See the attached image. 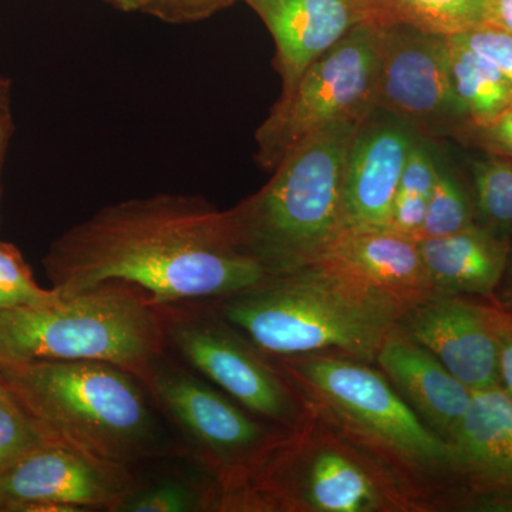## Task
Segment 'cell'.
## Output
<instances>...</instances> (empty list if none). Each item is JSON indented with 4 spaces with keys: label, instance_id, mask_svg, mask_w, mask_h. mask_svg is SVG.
I'll use <instances>...</instances> for the list:
<instances>
[{
    "label": "cell",
    "instance_id": "6da1fadb",
    "mask_svg": "<svg viewBox=\"0 0 512 512\" xmlns=\"http://www.w3.org/2000/svg\"><path fill=\"white\" fill-rule=\"evenodd\" d=\"M43 265L63 299L123 282L151 305L220 301L269 276L239 247L228 211L181 194L101 208L60 235Z\"/></svg>",
    "mask_w": 512,
    "mask_h": 512
},
{
    "label": "cell",
    "instance_id": "7a4b0ae2",
    "mask_svg": "<svg viewBox=\"0 0 512 512\" xmlns=\"http://www.w3.org/2000/svg\"><path fill=\"white\" fill-rule=\"evenodd\" d=\"M215 311L271 357L340 355L375 362L403 311L316 265L269 275Z\"/></svg>",
    "mask_w": 512,
    "mask_h": 512
},
{
    "label": "cell",
    "instance_id": "3957f363",
    "mask_svg": "<svg viewBox=\"0 0 512 512\" xmlns=\"http://www.w3.org/2000/svg\"><path fill=\"white\" fill-rule=\"evenodd\" d=\"M10 394L64 446L130 470L171 450L146 386L96 360L0 366Z\"/></svg>",
    "mask_w": 512,
    "mask_h": 512
},
{
    "label": "cell",
    "instance_id": "277c9868",
    "mask_svg": "<svg viewBox=\"0 0 512 512\" xmlns=\"http://www.w3.org/2000/svg\"><path fill=\"white\" fill-rule=\"evenodd\" d=\"M365 121L335 124L309 138L276 165L261 190L228 210L239 247L269 275L312 264L348 228L346 157Z\"/></svg>",
    "mask_w": 512,
    "mask_h": 512
},
{
    "label": "cell",
    "instance_id": "5b68a950",
    "mask_svg": "<svg viewBox=\"0 0 512 512\" xmlns=\"http://www.w3.org/2000/svg\"><path fill=\"white\" fill-rule=\"evenodd\" d=\"M165 349L157 306L123 282L55 305L0 309V366L96 360L138 377Z\"/></svg>",
    "mask_w": 512,
    "mask_h": 512
},
{
    "label": "cell",
    "instance_id": "8992f818",
    "mask_svg": "<svg viewBox=\"0 0 512 512\" xmlns=\"http://www.w3.org/2000/svg\"><path fill=\"white\" fill-rule=\"evenodd\" d=\"M301 396L346 433L410 470H451L450 441L417 416L383 373L340 355L272 357Z\"/></svg>",
    "mask_w": 512,
    "mask_h": 512
},
{
    "label": "cell",
    "instance_id": "52a82bcc",
    "mask_svg": "<svg viewBox=\"0 0 512 512\" xmlns=\"http://www.w3.org/2000/svg\"><path fill=\"white\" fill-rule=\"evenodd\" d=\"M138 379L217 478L220 507H234L285 436L266 429L228 394L171 363L165 353Z\"/></svg>",
    "mask_w": 512,
    "mask_h": 512
},
{
    "label": "cell",
    "instance_id": "ba28073f",
    "mask_svg": "<svg viewBox=\"0 0 512 512\" xmlns=\"http://www.w3.org/2000/svg\"><path fill=\"white\" fill-rule=\"evenodd\" d=\"M167 348L255 417L296 430L303 402L275 360L229 325L210 302L156 305Z\"/></svg>",
    "mask_w": 512,
    "mask_h": 512
},
{
    "label": "cell",
    "instance_id": "9c48e42d",
    "mask_svg": "<svg viewBox=\"0 0 512 512\" xmlns=\"http://www.w3.org/2000/svg\"><path fill=\"white\" fill-rule=\"evenodd\" d=\"M376 87L375 26L360 23L303 72L291 93L276 101L256 131L258 163L274 170L320 131L369 119L377 109Z\"/></svg>",
    "mask_w": 512,
    "mask_h": 512
},
{
    "label": "cell",
    "instance_id": "30bf717a",
    "mask_svg": "<svg viewBox=\"0 0 512 512\" xmlns=\"http://www.w3.org/2000/svg\"><path fill=\"white\" fill-rule=\"evenodd\" d=\"M293 430L262 466L235 507L372 512L390 503L379 477L349 448Z\"/></svg>",
    "mask_w": 512,
    "mask_h": 512
},
{
    "label": "cell",
    "instance_id": "8fae6325",
    "mask_svg": "<svg viewBox=\"0 0 512 512\" xmlns=\"http://www.w3.org/2000/svg\"><path fill=\"white\" fill-rule=\"evenodd\" d=\"M373 26L377 109L423 133L463 130L467 120L454 93L447 37L404 25Z\"/></svg>",
    "mask_w": 512,
    "mask_h": 512
},
{
    "label": "cell",
    "instance_id": "7c38bea8",
    "mask_svg": "<svg viewBox=\"0 0 512 512\" xmlns=\"http://www.w3.org/2000/svg\"><path fill=\"white\" fill-rule=\"evenodd\" d=\"M133 488L127 468L52 443L0 471V512L113 511Z\"/></svg>",
    "mask_w": 512,
    "mask_h": 512
},
{
    "label": "cell",
    "instance_id": "4fadbf2b",
    "mask_svg": "<svg viewBox=\"0 0 512 512\" xmlns=\"http://www.w3.org/2000/svg\"><path fill=\"white\" fill-rule=\"evenodd\" d=\"M397 328L429 350L471 392L500 386L493 305L433 293L407 309Z\"/></svg>",
    "mask_w": 512,
    "mask_h": 512
},
{
    "label": "cell",
    "instance_id": "5bb4252c",
    "mask_svg": "<svg viewBox=\"0 0 512 512\" xmlns=\"http://www.w3.org/2000/svg\"><path fill=\"white\" fill-rule=\"evenodd\" d=\"M309 265L383 296L403 312L436 293L419 239L390 228H346Z\"/></svg>",
    "mask_w": 512,
    "mask_h": 512
},
{
    "label": "cell",
    "instance_id": "9a60e30c",
    "mask_svg": "<svg viewBox=\"0 0 512 512\" xmlns=\"http://www.w3.org/2000/svg\"><path fill=\"white\" fill-rule=\"evenodd\" d=\"M274 37L282 96L318 57L367 22L366 0H242Z\"/></svg>",
    "mask_w": 512,
    "mask_h": 512
},
{
    "label": "cell",
    "instance_id": "2e32d148",
    "mask_svg": "<svg viewBox=\"0 0 512 512\" xmlns=\"http://www.w3.org/2000/svg\"><path fill=\"white\" fill-rule=\"evenodd\" d=\"M373 114L357 130L346 157L343 202L348 228H389L394 197L414 143L409 127L375 121Z\"/></svg>",
    "mask_w": 512,
    "mask_h": 512
},
{
    "label": "cell",
    "instance_id": "e0dca14e",
    "mask_svg": "<svg viewBox=\"0 0 512 512\" xmlns=\"http://www.w3.org/2000/svg\"><path fill=\"white\" fill-rule=\"evenodd\" d=\"M456 473L491 507L512 508V399L500 386L473 392L451 433Z\"/></svg>",
    "mask_w": 512,
    "mask_h": 512
},
{
    "label": "cell",
    "instance_id": "ac0fdd59",
    "mask_svg": "<svg viewBox=\"0 0 512 512\" xmlns=\"http://www.w3.org/2000/svg\"><path fill=\"white\" fill-rule=\"evenodd\" d=\"M375 362L404 402L448 441L473 397L466 384L397 326L384 339Z\"/></svg>",
    "mask_w": 512,
    "mask_h": 512
},
{
    "label": "cell",
    "instance_id": "d6986e66",
    "mask_svg": "<svg viewBox=\"0 0 512 512\" xmlns=\"http://www.w3.org/2000/svg\"><path fill=\"white\" fill-rule=\"evenodd\" d=\"M419 247L436 293L494 299L511 244L474 224L444 237L419 238Z\"/></svg>",
    "mask_w": 512,
    "mask_h": 512
},
{
    "label": "cell",
    "instance_id": "ffe728a7",
    "mask_svg": "<svg viewBox=\"0 0 512 512\" xmlns=\"http://www.w3.org/2000/svg\"><path fill=\"white\" fill-rule=\"evenodd\" d=\"M367 22L454 36L487 23L488 0H366Z\"/></svg>",
    "mask_w": 512,
    "mask_h": 512
},
{
    "label": "cell",
    "instance_id": "44dd1931",
    "mask_svg": "<svg viewBox=\"0 0 512 512\" xmlns=\"http://www.w3.org/2000/svg\"><path fill=\"white\" fill-rule=\"evenodd\" d=\"M447 45L454 93L467 124L485 123L512 106V83L493 64L451 37Z\"/></svg>",
    "mask_w": 512,
    "mask_h": 512
},
{
    "label": "cell",
    "instance_id": "7402d4cb",
    "mask_svg": "<svg viewBox=\"0 0 512 512\" xmlns=\"http://www.w3.org/2000/svg\"><path fill=\"white\" fill-rule=\"evenodd\" d=\"M437 173L439 165L434 163L430 151L414 141L394 197L390 229L419 239Z\"/></svg>",
    "mask_w": 512,
    "mask_h": 512
},
{
    "label": "cell",
    "instance_id": "603a6c76",
    "mask_svg": "<svg viewBox=\"0 0 512 512\" xmlns=\"http://www.w3.org/2000/svg\"><path fill=\"white\" fill-rule=\"evenodd\" d=\"M478 212L488 229L504 237L512 231V160L493 156L473 164Z\"/></svg>",
    "mask_w": 512,
    "mask_h": 512
},
{
    "label": "cell",
    "instance_id": "cb8c5ba5",
    "mask_svg": "<svg viewBox=\"0 0 512 512\" xmlns=\"http://www.w3.org/2000/svg\"><path fill=\"white\" fill-rule=\"evenodd\" d=\"M474 224V212L466 192L456 178L439 165L419 238L444 237Z\"/></svg>",
    "mask_w": 512,
    "mask_h": 512
},
{
    "label": "cell",
    "instance_id": "d4e9b609",
    "mask_svg": "<svg viewBox=\"0 0 512 512\" xmlns=\"http://www.w3.org/2000/svg\"><path fill=\"white\" fill-rule=\"evenodd\" d=\"M62 299L55 289L37 284L18 248L0 241V309L49 306Z\"/></svg>",
    "mask_w": 512,
    "mask_h": 512
},
{
    "label": "cell",
    "instance_id": "484cf974",
    "mask_svg": "<svg viewBox=\"0 0 512 512\" xmlns=\"http://www.w3.org/2000/svg\"><path fill=\"white\" fill-rule=\"evenodd\" d=\"M59 443L12 397L0 399V471L37 448Z\"/></svg>",
    "mask_w": 512,
    "mask_h": 512
},
{
    "label": "cell",
    "instance_id": "4316f807",
    "mask_svg": "<svg viewBox=\"0 0 512 512\" xmlns=\"http://www.w3.org/2000/svg\"><path fill=\"white\" fill-rule=\"evenodd\" d=\"M215 497L202 494L192 484L181 480L161 481L144 490H131L117 504L114 512H195L214 507Z\"/></svg>",
    "mask_w": 512,
    "mask_h": 512
},
{
    "label": "cell",
    "instance_id": "83f0119b",
    "mask_svg": "<svg viewBox=\"0 0 512 512\" xmlns=\"http://www.w3.org/2000/svg\"><path fill=\"white\" fill-rule=\"evenodd\" d=\"M493 64L512 83V35L493 25L480 26L460 35L448 36Z\"/></svg>",
    "mask_w": 512,
    "mask_h": 512
},
{
    "label": "cell",
    "instance_id": "f1b7e54d",
    "mask_svg": "<svg viewBox=\"0 0 512 512\" xmlns=\"http://www.w3.org/2000/svg\"><path fill=\"white\" fill-rule=\"evenodd\" d=\"M237 0H141L140 12L173 25L200 22Z\"/></svg>",
    "mask_w": 512,
    "mask_h": 512
},
{
    "label": "cell",
    "instance_id": "f546056e",
    "mask_svg": "<svg viewBox=\"0 0 512 512\" xmlns=\"http://www.w3.org/2000/svg\"><path fill=\"white\" fill-rule=\"evenodd\" d=\"M461 131L470 133V137L493 156L512 160V106L494 119L481 124H467Z\"/></svg>",
    "mask_w": 512,
    "mask_h": 512
},
{
    "label": "cell",
    "instance_id": "4dcf8cb0",
    "mask_svg": "<svg viewBox=\"0 0 512 512\" xmlns=\"http://www.w3.org/2000/svg\"><path fill=\"white\" fill-rule=\"evenodd\" d=\"M494 329L498 383L512 399V312L494 305Z\"/></svg>",
    "mask_w": 512,
    "mask_h": 512
},
{
    "label": "cell",
    "instance_id": "1f68e13d",
    "mask_svg": "<svg viewBox=\"0 0 512 512\" xmlns=\"http://www.w3.org/2000/svg\"><path fill=\"white\" fill-rule=\"evenodd\" d=\"M487 25H493L512 35V0H488Z\"/></svg>",
    "mask_w": 512,
    "mask_h": 512
},
{
    "label": "cell",
    "instance_id": "d6a6232c",
    "mask_svg": "<svg viewBox=\"0 0 512 512\" xmlns=\"http://www.w3.org/2000/svg\"><path fill=\"white\" fill-rule=\"evenodd\" d=\"M494 301H498L497 306H500V308L512 312V244L503 279H501L500 286L495 292Z\"/></svg>",
    "mask_w": 512,
    "mask_h": 512
},
{
    "label": "cell",
    "instance_id": "836d02e7",
    "mask_svg": "<svg viewBox=\"0 0 512 512\" xmlns=\"http://www.w3.org/2000/svg\"><path fill=\"white\" fill-rule=\"evenodd\" d=\"M10 133H12V120H10L9 111H3L0 113V167L8 147Z\"/></svg>",
    "mask_w": 512,
    "mask_h": 512
},
{
    "label": "cell",
    "instance_id": "e575fe53",
    "mask_svg": "<svg viewBox=\"0 0 512 512\" xmlns=\"http://www.w3.org/2000/svg\"><path fill=\"white\" fill-rule=\"evenodd\" d=\"M114 8L124 10V12H140L141 0H106Z\"/></svg>",
    "mask_w": 512,
    "mask_h": 512
},
{
    "label": "cell",
    "instance_id": "d590c367",
    "mask_svg": "<svg viewBox=\"0 0 512 512\" xmlns=\"http://www.w3.org/2000/svg\"><path fill=\"white\" fill-rule=\"evenodd\" d=\"M9 111V82L0 77V113Z\"/></svg>",
    "mask_w": 512,
    "mask_h": 512
},
{
    "label": "cell",
    "instance_id": "8d00e7d4",
    "mask_svg": "<svg viewBox=\"0 0 512 512\" xmlns=\"http://www.w3.org/2000/svg\"><path fill=\"white\" fill-rule=\"evenodd\" d=\"M8 397H12V394H10L5 380H3L2 375H0V399H8Z\"/></svg>",
    "mask_w": 512,
    "mask_h": 512
}]
</instances>
